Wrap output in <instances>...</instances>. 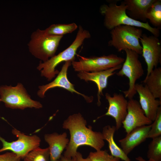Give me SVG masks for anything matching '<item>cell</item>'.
<instances>
[{
	"label": "cell",
	"instance_id": "9a60e30c",
	"mask_svg": "<svg viewBox=\"0 0 161 161\" xmlns=\"http://www.w3.org/2000/svg\"><path fill=\"white\" fill-rule=\"evenodd\" d=\"M120 64L113 68L102 71L91 72H81L77 74L81 79L86 81H92L96 84L98 88L97 93V105L101 104V96L103 95V90L106 88L108 84V79L111 76L116 73V71L120 69L122 66Z\"/></svg>",
	"mask_w": 161,
	"mask_h": 161
},
{
	"label": "cell",
	"instance_id": "484cf974",
	"mask_svg": "<svg viewBox=\"0 0 161 161\" xmlns=\"http://www.w3.org/2000/svg\"><path fill=\"white\" fill-rule=\"evenodd\" d=\"M88 157L90 161H117L120 159L109 154L106 150H101L90 152Z\"/></svg>",
	"mask_w": 161,
	"mask_h": 161
},
{
	"label": "cell",
	"instance_id": "7a4b0ae2",
	"mask_svg": "<svg viewBox=\"0 0 161 161\" xmlns=\"http://www.w3.org/2000/svg\"><path fill=\"white\" fill-rule=\"evenodd\" d=\"M117 1H109L108 4L102 5L100 8V13L104 17V25L111 30L120 25H128L143 28L151 32L153 35L158 37L160 30L151 26L148 22H143L130 18L126 13L127 6L124 1L120 5Z\"/></svg>",
	"mask_w": 161,
	"mask_h": 161
},
{
	"label": "cell",
	"instance_id": "603a6c76",
	"mask_svg": "<svg viewBox=\"0 0 161 161\" xmlns=\"http://www.w3.org/2000/svg\"><path fill=\"white\" fill-rule=\"evenodd\" d=\"M24 161H50L48 147H37L30 152L24 158Z\"/></svg>",
	"mask_w": 161,
	"mask_h": 161
},
{
	"label": "cell",
	"instance_id": "30bf717a",
	"mask_svg": "<svg viewBox=\"0 0 161 161\" xmlns=\"http://www.w3.org/2000/svg\"><path fill=\"white\" fill-rule=\"evenodd\" d=\"M142 47V55L147 65L146 78L161 61V44L158 38L153 35L143 34L140 39Z\"/></svg>",
	"mask_w": 161,
	"mask_h": 161
},
{
	"label": "cell",
	"instance_id": "d6986e66",
	"mask_svg": "<svg viewBox=\"0 0 161 161\" xmlns=\"http://www.w3.org/2000/svg\"><path fill=\"white\" fill-rule=\"evenodd\" d=\"M116 131L115 126L107 125L103 127L102 132L104 140L108 143L111 155L124 161H131L127 155L115 142L114 136Z\"/></svg>",
	"mask_w": 161,
	"mask_h": 161
},
{
	"label": "cell",
	"instance_id": "4dcf8cb0",
	"mask_svg": "<svg viewBox=\"0 0 161 161\" xmlns=\"http://www.w3.org/2000/svg\"><path fill=\"white\" fill-rule=\"evenodd\" d=\"M56 161H60V159H59V160H56Z\"/></svg>",
	"mask_w": 161,
	"mask_h": 161
},
{
	"label": "cell",
	"instance_id": "44dd1931",
	"mask_svg": "<svg viewBox=\"0 0 161 161\" xmlns=\"http://www.w3.org/2000/svg\"><path fill=\"white\" fill-rule=\"evenodd\" d=\"M147 19L155 27L160 30L161 27V1L155 0L148 11Z\"/></svg>",
	"mask_w": 161,
	"mask_h": 161
},
{
	"label": "cell",
	"instance_id": "8992f818",
	"mask_svg": "<svg viewBox=\"0 0 161 161\" xmlns=\"http://www.w3.org/2000/svg\"><path fill=\"white\" fill-rule=\"evenodd\" d=\"M1 101L7 108L23 110L27 108L39 109L43 107L39 101L32 99L23 85L18 83L15 86H0Z\"/></svg>",
	"mask_w": 161,
	"mask_h": 161
},
{
	"label": "cell",
	"instance_id": "d4e9b609",
	"mask_svg": "<svg viewBox=\"0 0 161 161\" xmlns=\"http://www.w3.org/2000/svg\"><path fill=\"white\" fill-rule=\"evenodd\" d=\"M161 136V107H159L155 120L151 124L147 138H153Z\"/></svg>",
	"mask_w": 161,
	"mask_h": 161
},
{
	"label": "cell",
	"instance_id": "4fadbf2b",
	"mask_svg": "<svg viewBox=\"0 0 161 161\" xmlns=\"http://www.w3.org/2000/svg\"><path fill=\"white\" fill-rule=\"evenodd\" d=\"M105 97L109 106L107 112L102 116L106 115L114 118L116 122V130H118L122 125L127 114L128 101L124 95L120 93H114L112 96L106 93Z\"/></svg>",
	"mask_w": 161,
	"mask_h": 161
},
{
	"label": "cell",
	"instance_id": "5b68a950",
	"mask_svg": "<svg viewBox=\"0 0 161 161\" xmlns=\"http://www.w3.org/2000/svg\"><path fill=\"white\" fill-rule=\"evenodd\" d=\"M63 36L50 35L45 30L38 29L31 35L28 44L29 51L35 57L45 62L55 55Z\"/></svg>",
	"mask_w": 161,
	"mask_h": 161
},
{
	"label": "cell",
	"instance_id": "f1b7e54d",
	"mask_svg": "<svg viewBox=\"0 0 161 161\" xmlns=\"http://www.w3.org/2000/svg\"><path fill=\"white\" fill-rule=\"evenodd\" d=\"M61 161H75L74 158H68L64 157L63 156H62L60 158Z\"/></svg>",
	"mask_w": 161,
	"mask_h": 161
},
{
	"label": "cell",
	"instance_id": "f546056e",
	"mask_svg": "<svg viewBox=\"0 0 161 161\" xmlns=\"http://www.w3.org/2000/svg\"><path fill=\"white\" fill-rule=\"evenodd\" d=\"M136 160L137 161H153L150 160H146L141 156H139L136 157Z\"/></svg>",
	"mask_w": 161,
	"mask_h": 161
},
{
	"label": "cell",
	"instance_id": "ba28073f",
	"mask_svg": "<svg viewBox=\"0 0 161 161\" xmlns=\"http://www.w3.org/2000/svg\"><path fill=\"white\" fill-rule=\"evenodd\" d=\"M78 61H72V65L76 72H89L105 70L120 64H122L125 59L114 54L100 56L85 57L79 56Z\"/></svg>",
	"mask_w": 161,
	"mask_h": 161
},
{
	"label": "cell",
	"instance_id": "5bb4252c",
	"mask_svg": "<svg viewBox=\"0 0 161 161\" xmlns=\"http://www.w3.org/2000/svg\"><path fill=\"white\" fill-rule=\"evenodd\" d=\"M135 89L139 97V103L147 117L152 122L155 120L161 100L155 98L145 84L136 83Z\"/></svg>",
	"mask_w": 161,
	"mask_h": 161
},
{
	"label": "cell",
	"instance_id": "2e32d148",
	"mask_svg": "<svg viewBox=\"0 0 161 161\" xmlns=\"http://www.w3.org/2000/svg\"><path fill=\"white\" fill-rule=\"evenodd\" d=\"M151 124L136 128L119 140L121 148L126 155H128L135 147L145 141Z\"/></svg>",
	"mask_w": 161,
	"mask_h": 161
},
{
	"label": "cell",
	"instance_id": "7402d4cb",
	"mask_svg": "<svg viewBox=\"0 0 161 161\" xmlns=\"http://www.w3.org/2000/svg\"><path fill=\"white\" fill-rule=\"evenodd\" d=\"M78 28L77 25L75 23H72L69 24H52L45 30L49 35L63 36L64 35L72 32Z\"/></svg>",
	"mask_w": 161,
	"mask_h": 161
},
{
	"label": "cell",
	"instance_id": "d6a6232c",
	"mask_svg": "<svg viewBox=\"0 0 161 161\" xmlns=\"http://www.w3.org/2000/svg\"><path fill=\"white\" fill-rule=\"evenodd\" d=\"M1 97H0V102H1Z\"/></svg>",
	"mask_w": 161,
	"mask_h": 161
},
{
	"label": "cell",
	"instance_id": "7c38bea8",
	"mask_svg": "<svg viewBox=\"0 0 161 161\" xmlns=\"http://www.w3.org/2000/svg\"><path fill=\"white\" fill-rule=\"evenodd\" d=\"M71 61L65 62L57 77L53 81L47 84L39 86V90L37 94L39 97H44L45 93L49 89L59 87L64 89L71 93H75L81 95L88 103L92 102L93 100V96H87L77 91L74 88V85L68 79L67 72L69 67L71 65Z\"/></svg>",
	"mask_w": 161,
	"mask_h": 161
},
{
	"label": "cell",
	"instance_id": "3957f363",
	"mask_svg": "<svg viewBox=\"0 0 161 161\" xmlns=\"http://www.w3.org/2000/svg\"><path fill=\"white\" fill-rule=\"evenodd\" d=\"M90 37L89 32L80 25L75 39L68 47L47 61L39 63L37 69L41 71V75L46 78L48 81L55 77L59 72L55 69L56 67L63 62L75 61L78 49L85 39Z\"/></svg>",
	"mask_w": 161,
	"mask_h": 161
},
{
	"label": "cell",
	"instance_id": "e0dca14e",
	"mask_svg": "<svg viewBox=\"0 0 161 161\" xmlns=\"http://www.w3.org/2000/svg\"><path fill=\"white\" fill-rule=\"evenodd\" d=\"M44 139L48 144L50 161H56L60 159L61 154L66 147L69 140L66 133L59 134L57 133L47 134L44 135Z\"/></svg>",
	"mask_w": 161,
	"mask_h": 161
},
{
	"label": "cell",
	"instance_id": "83f0119b",
	"mask_svg": "<svg viewBox=\"0 0 161 161\" xmlns=\"http://www.w3.org/2000/svg\"><path fill=\"white\" fill-rule=\"evenodd\" d=\"M74 159L75 161H90L88 157L86 158H83L82 154L78 151L74 158Z\"/></svg>",
	"mask_w": 161,
	"mask_h": 161
},
{
	"label": "cell",
	"instance_id": "ac0fdd59",
	"mask_svg": "<svg viewBox=\"0 0 161 161\" xmlns=\"http://www.w3.org/2000/svg\"><path fill=\"white\" fill-rule=\"evenodd\" d=\"M155 0H125L126 13L132 19L146 22L147 12Z\"/></svg>",
	"mask_w": 161,
	"mask_h": 161
},
{
	"label": "cell",
	"instance_id": "cb8c5ba5",
	"mask_svg": "<svg viewBox=\"0 0 161 161\" xmlns=\"http://www.w3.org/2000/svg\"><path fill=\"white\" fill-rule=\"evenodd\" d=\"M147 157L153 161H161V136L152 139L148 145Z\"/></svg>",
	"mask_w": 161,
	"mask_h": 161
},
{
	"label": "cell",
	"instance_id": "1f68e13d",
	"mask_svg": "<svg viewBox=\"0 0 161 161\" xmlns=\"http://www.w3.org/2000/svg\"><path fill=\"white\" fill-rule=\"evenodd\" d=\"M120 160H117V161H120Z\"/></svg>",
	"mask_w": 161,
	"mask_h": 161
},
{
	"label": "cell",
	"instance_id": "ffe728a7",
	"mask_svg": "<svg viewBox=\"0 0 161 161\" xmlns=\"http://www.w3.org/2000/svg\"><path fill=\"white\" fill-rule=\"evenodd\" d=\"M143 82L154 97L161 100V68H154Z\"/></svg>",
	"mask_w": 161,
	"mask_h": 161
},
{
	"label": "cell",
	"instance_id": "9c48e42d",
	"mask_svg": "<svg viewBox=\"0 0 161 161\" xmlns=\"http://www.w3.org/2000/svg\"><path fill=\"white\" fill-rule=\"evenodd\" d=\"M12 132L17 137V140L9 142L0 135V141L2 145L0 153L10 151L22 159L31 151L39 146L41 140L38 136L27 135L15 128L12 129Z\"/></svg>",
	"mask_w": 161,
	"mask_h": 161
},
{
	"label": "cell",
	"instance_id": "6da1fadb",
	"mask_svg": "<svg viewBox=\"0 0 161 161\" xmlns=\"http://www.w3.org/2000/svg\"><path fill=\"white\" fill-rule=\"evenodd\" d=\"M86 122L81 114H74L69 116L63 124V128L69 130L70 139L64 154V157L74 158L80 146L87 145L96 151L101 150L105 143L102 132L94 131L92 127H86Z\"/></svg>",
	"mask_w": 161,
	"mask_h": 161
},
{
	"label": "cell",
	"instance_id": "277c9868",
	"mask_svg": "<svg viewBox=\"0 0 161 161\" xmlns=\"http://www.w3.org/2000/svg\"><path fill=\"white\" fill-rule=\"evenodd\" d=\"M110 33L111 39L108 42L109 46L119 52L128 49L142 54V48L140 41L143 34L141 28L120 25L111 30Z\"/></svg>",
	"mask_w": 161,
	"mask_h": 161
},
{
	"label": "cell",
	"instance_id": "52a82bcc",
	"mask_svg": "<svg viewBox=\"0 0 161 161\" xmlns=\"http://www.w3.org/2000/svg\"><path fill=\"white\" fill-rule=\"evenodd\" d=\"M126 58L120 70L116 73L118 76H124L129 80V88L123 92L125 98L129 99L133 98L137 93L135 85L137 80L144 74L141 63L139 59V55L135 52L126 49Z\"/></svg>",
	"mask_w": 161,
	"mask_h": 161
},
{
	"label": "cell",
	"instance_id": "8fae6325",
	"mask_svg": "<svg viewBox=\"0 0 161 161\" xmlns=\"http://www.w3.org/2000/svg\"><path fill=\"white\" fill-rule=\"evenodd\" d=\"M152 123L145 115L139 103L133 98L129 99L127 113L122 123L126 134L136 128L149 125Z\"/></svg>",
	"mask_w": 161,
	"mask_h": 161
},
{
	"label": "cell",
	"instance_id": "4316f807",
	"mask_svg": "<svg viewBox=\"0 0 161 161\" xmlns=\"http://www.w3.org/2000/svg\"><path fill=\"white\" fill-rule=\"evenodd\" d=\"M21 159L13 152L0 154V161H21Z\"/></svg>",
	"mask_w": 161,
	"mask_h": 161
}]
</instances>
